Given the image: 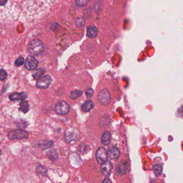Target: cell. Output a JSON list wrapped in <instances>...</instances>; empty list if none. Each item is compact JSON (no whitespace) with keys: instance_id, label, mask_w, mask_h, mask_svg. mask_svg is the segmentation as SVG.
<instances>
[{"instance_id":"1","label":"cell","mask_w":183,"mask_h":183,"mask_svg":"<svg viewBox=\"0 0 183 183\" xmlns=\"http://www.w3.org/2000/svg\"><path fill=\"white\" fill-rule=\"evenodd\" d=\"M44 45L39 39H34L29 43L28 46L29 52L33 55H40L44 51Z\"/></svg>"},{"instance_id":"2","label":"cell","mask_w":183,"mask_h":183,"mask_svg":"<svg viewBox=\"0 0 183 183\" xmlns=\"http://www.w3.org/2000/svg\"><path fill=\"white\" fill-rule=\"evenodd\" d=\"M8 137L10 140L15 139H28L29 134L25 130L20 129H17L11 130L8 134Z\"/></svg>"},{"instance_id":"3","label":"cell","mask_w":183,"mask_h":183,"mask_svg":"<svg viewBox=\"0 0 183 183\" xmlns=\"http://www.w3.org/2000/svg\"><path fill=\"white\" fill-rule=\"evenodd\" d=\"M98 100L99 103L102 105H108L111 100L110 92L106 89H104L103 90L100 91L98 93Z\"/></svg>"},{"instance_id":"4","label":"cell","mask_w":183,"mask_h":183,"mask_svg":"<svg viewBox=\"0 0 183 183\" xmlns=\"http://www.w3.org/2000/svg\"><path fill=\"white\" fill-rule=\"evenodd\" d=\"M69 110L70 105L66 101H60L55 105V112L59 114L65 115L69 112Z\"/></svg>"},{"instance_id":"5","label":"cell","mask_w":183,"mask_h":183,"mask_svg":"<svg viewBox=\"0 0 183 183\" xmlns=\"http://www.w3.org/2000/svg\"><path fill=\"white\" fill-rule=\"evenodd\" d=\"M52 82V78L49 75H46L43 76L40 79H39L37 83L36 86L39 89H47L50 84Z\"/></svg>"},{"instance_id":"6","label":"cell","mask_w":183,"mask_h":183,"mask_svg":"<svg viewBox=\"0 0 183 183\" xmlns=\"http://www.w3.org/2000/svg\"><path fill=\"white\" fill-rule=\"evenodd\" d=\"M96 156L97 162L100 164H102L108 160V152L106 151L105 148L100 147L98 148V150L97 151Z\"/></svg>"},{"instance_id":"7","label":"cell","mask_w":183,"mask_h":183,"mask_svg":"<svg viewBox=\"0 0 183 183\" xmlns=\"http://www.w3.org/2000/svg\"><path fill=\"white\" fill-rule=\"evenodd\" d=\"M38 61L32 56H29L26 58L25 63V67L27 70H34L38 67Z\"/></svg>"},{"instance_id":"8","label":"cell","mask_w":183,"mask_h":183,"mask_svg":"<svg viewBox=\"0 0 183 183\" xmlns=\"http://www.w3.org/2000/svg\"><path fill=\"white\" fill-rule=\"evenodd\" d=\"M113 169V165L110 161H106L103 163L100 166V170L103 175L105 177H108L110 175Z\"/></svg>"},{"instance_id":"9","label":"cell","mask_w":183,"mask_h":183,"mask_svg":"<svg viewBox=\"0 0 183 183\" xmlns=\"http://www.w3.org/2000/svg\"><path fill=\"white\" fill-rule=\"evenodd\" d=\"M78 137L77 132L74 130H68L65 133V140L67 142H70L75 140Z\"/></svg>"},{"instance_id":"10","label":"cell","mask_w":183,"mask_h":183,"mask_svg":"<svg viewBox=\"0 0 183 183\" xmlns=\"http://www.w3.org/2000/svg\"><path fill=\"white\" fill-rule=\"evenodd\" d=\"M120 154V153L119 150L115 147L110 148L108 151V157L113 160H117L119 158Z\"/></svg>"},{"instance_id":"11","label":"cell","mask_w":183,"mask_h":183,"mask_svg":"<svg viewBox=\"0 0 183 183\" xmlns=\"http://www.w3.org/2000/svg\"><path fill=\"white\" fill-rule=\"evenodd\" d=\"M127 169V163L125 160H122L117 166L116 171L119 174L125 175L126 173Z\"/></svg>"},{"instance_id":"12","label":"cell","mask_w":183,"mask_h":183,"mask_svg":"<svg viewBox=\"0 0 183 183\" xmlns=\"http://www.w3.org/2000/svg\"><path fill=\"white\" fill-rule=\"evenodd\" d=\"M28 95L27 93H11L9 96V99L10 100H24L25 99L27 98Z\"/></svg>"},{"instance_id":"13","label":"cell","mask_w":183,"mask_h":183,"mask_svg":"<svg viewBox=\"0 0 183 183\" xmlns=\"http://www.w3.org/2000/svg\"><path fill=\"white\" fill-rule=\"evenodd\" d=\"M97 29L95 26L89 25L87 28V36L89 38H95L97 35Z\"/></svg>"},{"instance_id":"14","label":"cell","mask_w":183,"mask_h":183,"mask_svg":"<svg viewBox=\"0 0 183 183\" xmlns=\"http://www.w3.org/2000/svg\"><path fill=\"white\" fill-rule=\"evenodd\" d=\"M111 136L108 131H105L102 136L101 138V142L104 145H108L110 143Z\"/></svg>"},{"instance_id":"15","label":"cell","mask_w":183,"mask_h":183,"mask_svg":"<svg viewBox=\"0 0 183 183\" xmlns=\"http://www.w3.org/2000/svg\"><path fill=\"white\" fill-rule=\"evenodd\" d=\"M45 73V70L43 68H40L35 70L32 73V76L35 80H39L41 76L43 75V74Z\"/></svg>"},{"instance_id":"16","label":"cell","mask_w":183,"mask_h":183,"mask_svg":"<svg viewBox=\"0 0 183 183\" xmlns=\"http://www.w3.org/2000/svg\"><path fill=\"white\" fill-rule=\"evenodd\" d=\"M39 147L43 150H45L48 148L52 147L54 145V142L52 141H43L39 143Z\"/></svg>"},{"instance_id":"17","label":"cell","mask_w":183,"mask_h":183,"mask_svg":"<svg viewBox=\"0 0 183 183\" xmlns=\"http://www.w3.org/2000/svg\"><path fill=\"white\" fill-rule=\"evenodd\" d=\"M47 155L48 157V158L53 162L57 160L59 157L58 152L54 149H51L50 151H48Z\"/></svg>"},{"instance_id":"18","label":"cell","mask_w":183,"mask_h":183,"mask_svg":"<svg viewBox=\"0 0 183 183\" xmlns=\"http://www.w3.org/2000/svg\"><path fill=\"white\" fill-rule=\"evenodd\" d=\"M93 107H94V105L92 102V101H91V100L86 101L85 103L82 105V110L87 111V112L90 111L91 109H93Z\"/></svg>"},{"instance_id":"19","label":"cell","mask_w":183,"mask_h":183,"mask_svg":"<svg viewBox=\"0 0 183 183\" xmlns=\"http://www.w3.org/2000/svg\"><path fill=\"white\" fill-rule=\"evenodd\" d=\"M30 105L28 103V102L23 100L20 104V110L22 111L23 113H26L29 110Z\"/></svg>"},{"instance_id":"20","label":"cell","mask_w":183,"mask_h":183,"mask_svg":"<svg viewBox=\"0 0 183 183\" xmlns=\"http://www.w3.org/2000/svg\"><path fill=\"white\" fill-rule=\"evenodd\" d=\"M153 168L156 175L157 177L160 176L162 173V170H163L162 166L161 164H155Z\"/></svg>"},{"instance_id":"21","label":"cell","mask_w":183,"mask_h":183,"mask_svg":"<svg viewBox=\"0 0 183 183\" xmlns=\"http://www.w3.org/2000/svg\"><path fill=\"white\" fill-rule=\"evenodd\" d=\"M83 92L81 90H75L70 93V98L72 99H76L82 95Z\"/></svg>"},{"instance_id":"22","label":"cell","mask_w":183,"mask_h":183,"mask_svg":"<svg viewBox=\"0 0 183 183\" xmlns=\"http://www.w3.org/2000/svg\"><path fill=\"white\" fill-rule=\"evenodd\" d=\"M89 150H90V147L88 145L84 143L81 144L78 148V151L81 154L87 153V152H88Z\"/></svg>"},{"instance_id":"23","label":"cell","mask_w":183,"mask_h":183,"mask_svg":"<svg viewBox=\"0 0 183 183\" xmlns=\"http://www.w3.org/2000/svg\"><path fill=\"white\" fill-rule=\"evenodd\" d=\"M85 24V20L83 17H79L76 21V25L78 27H83Z\"/></svg>"},{"instance_id":"24","label":"cell","mask_w":183,"mask_h":183,"mask_svg":"<svg viewBox=\"0 0 183 183\" xmlns=\"http://www.w3.org/2000/svg\"><path fill=\"white\" fill-rule=\"evenodd\" d=\"M37 171L38 173L43 175H46L47 174V170L45 167L43 166H38L37 168Z\"/></svg>"},{"instance_id":"25","label":"cell","mask_w":183,"mask_h":183,"mask_svg":"<svg viewBox=\"0 0 183 183\" xmlns=\"http://www.w3.org/2000/svg\"><path fill=\"white\" fill-rule=\"evenodd\" d=\"M88 2H89L88 1H85V0H82V1L78 0V1H76L75 3L76 5L78 7H83L87 5Z\"/></svg>"},{"instance_id":"26","label":"cell","mask_w":183,"mask_h":183,"mask_svg":"<svg viewBox=\"0 0 183 183\" xmlns=\"http://www.w3.org/2000/svg\"><path fill=\"white\" fill-rule=\"evenodd\" d=\"M24 63V59L23 57L20 56V57L17 58V59L15 61V65L16 67H19V66H20L23 65Z\"/></svg>"},{"instance_id":"27","label":"cell","mask_w":183,"mask_h":183,"mask_svg":"<svg viewBox=\"0 0 183 183\" xmlns=\"http://www.w3.org/2000/svg\"><path fill=\"white\" fill-rule=\"evenodd\" d=\"M7 73L6 72L5 70L3 69H1L0 70V79L1 80L3 81L5 80V78L7 77Z\"/></svg>"},{"instance_id":"28","label":"cell","mask_w":183,"mask_h":183,"mask_svg":"<svg viewBox=\"0 0 183 183\" xmlns=\"http://www.w3.org/2000/svg\"><path fill=\"white\" fill-rule=\"evenodd\" d=\"M93 93H94V91L93 90L92 88H88L87 89H86V90H85L86 95L88 97V98L91 97L93 96Z\"/></svg>"},{"instance_id":"29","label":"cell","mask_w":183,"mask_h":183,"mask_svg":"<svg viewBox=\"0 0 183 183\" xmlns=\"http://www.w3.org/2000/svg\"><path fill=\"white\" fill-rule=\"evenodd\" d=\"M101 183H112V181L108 178H105L104 181H102Z\"/></svg>"}]
</instances>
